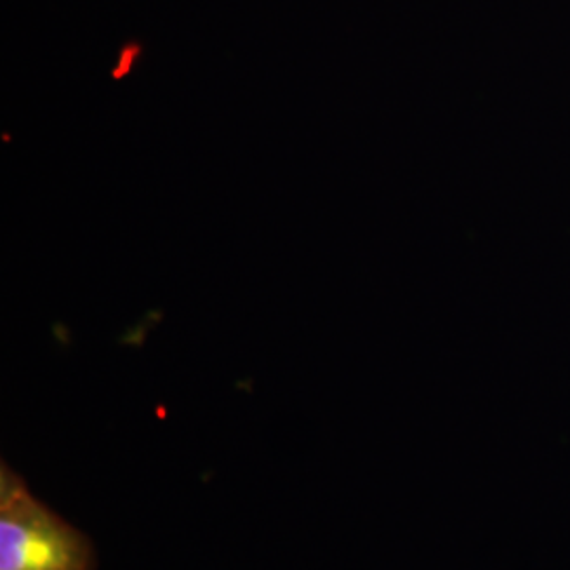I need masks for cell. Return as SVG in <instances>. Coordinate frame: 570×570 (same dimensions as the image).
Wrapping results in <instances>:
<instances>
[{
    "label": "cell",
    "instance_id": "6da1fadb",
    "mask_svg": "<svg viewBox=\"0 0 570 570\" xmlns=\"http://www.w3.org/2000/svg\"><path fill=\"white\" fill-rule=\"evenodd\" d=\"M91 539L30 494L2 463L0 471V570H96Z\"/></svg>",
    "mask_w": 570,
    "mask_h": 570
},
{
    "label": "cell",
    "instance_id": "7a4b0ae2",
    "mask_svg": "<svg viewBox=\"0 0 570 570\" xmlns=\"http://www.w3.org/2000/svg\"><path fill=\"white\" fill-rule=\"evenodd\" d=\"M140 56H142V47L136 45V42H127L121 49L119 63H117L115 70H112V79H115V81H121L122 77H127Z\"/></svg>",
    "mask_w": 570,
    "mask_h": 570
}]
</instances>
